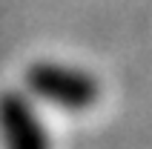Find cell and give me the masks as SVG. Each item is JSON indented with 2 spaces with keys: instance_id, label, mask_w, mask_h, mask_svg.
I'll list each match as a JSON object with an SVG mask.
<instances>
[{
  "instance_id": "obj_1",
  "label": "cell",
  "mask_w": 152,
  "mask_h": 149,
  "mask_svg": "<svg viewBox=\"0 0 152 149\" xmlns=\"http://www.w3.org/2000/svg\"><path fill=\"white\" fill-rule=\"evenodd\" d=\"M23 92L32 100H40L46 106L63 109V112H75V115L95 109L103 98L98 74H92L83 66L52 58L32 60L23 69Z\"/></svg>"
},
{
  "instance_id": "obj_2",
  "label": "cell",
  "mask_w": 152,
  "mask_h": 149,
  "mask_svg": "<svg viewBox=\"0 0 152 149\" xmlns=\"http://www.w3.org/2000/svg\"><path fill=\"white\" fill-rule=\"evenodd\" d=\"M0 149H52V132L23 89L0 92Z\"/></svg>"
}]
</instances>
